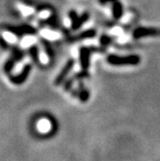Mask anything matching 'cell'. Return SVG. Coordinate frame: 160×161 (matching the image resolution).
Masks as SVG:
<instances>
[{
	"instance_id": "7",
	"label": "cell",
	"mask_w": 160,
	"mask_h": 161,
	"mask_svg": "<svg viewBox=\"0 0 160 161\" xmlns=\"http://www.w3.org/2000/svg\"><path fill=\"white\" fill-rule=\"evenodd\" d=\"M96 31L94 29H90V30H86L81 32L80 34H78L77 36H74L71 38L72 42H77V41H81V40H85V39H90V38H94L96 36Z\"/></svg>"
},
{
	"instance_id": "3",
	"label": "cell",
	"mask_w": 160,
	"mask_h": 161,
	"mask_svg": "<svg viewBox=\"0 0 160 161\" xmlns=\"http://www.w3.org/2000/svg\"><path fill=\"white\" fill-rule=\"evenodd\" d=\"M69 19L71 21V28L74 29V30H77V29H79L83 25V23H85L89 19V14L85 13L82 16L78 17L77 14L74 11H71L69 13Z\"/></svg>"
},
{
	"instance_id": "6",
	"label": "cell",
	"mask_w": 160,
	"mask_h": 161,
	"mask_svg": "<svg viewBox=\"0 0 160 161\" xmlns=\"http://www.w3.org/2000/svg\"><path fill=\"white\" fill-rule=\"evenodd\" d=\"M30 70H31V65L24 66L20 74H19L18 75H14V76H10V81L14 85H20V84L24 83L26 81L29 74H30Z\"/></svg>"
},
{
	"instance_id": "11",
	"label": "cell",
	"mask_w": 160,
	"mask_h": 161,
	"mask_svg": "<svg viewBox=\"0 0 160 161\" xmlns=\"http://www.w3.org/2000/svg\"><path fill=\"white\" fill-rule=\"evenodd\" d=\"M23 57H24V54H23V52H22L21 50H19V49H18V48L13 49L12 58H13V59H14V61H16V62L22 60V59H23Z\"/></svg>"
},
{
	"instance_id": "9",
	"label": "cell",
	"mask_w": 160,
	"mask_h": 161,
	"mask_svg": "<svg viewBox=\"0 0 160 161\" xmlns=\"http://www.w3.org/2000/svg\"><path fill=\"white\" fill-rule=\"evenodd\" d=\"M82 102H86L90 97V93L83 87V83H79L78 86V96H77Z\"/></svg>"
},
{
	"instance_id": "10",
	"label": "cell",
	"mask_w": 160,
	"mask_h": 161,
	"mask_svg": "<svg viewBox=\"0 0 160 161\" xmlns=\"http://www.w3.org/2000/svg\"><path fill=\"white\" fill-rule=\"evenodd\" d=\"M29 53H30L31 57H32V59L34 60L35 63H39V49L36 46H33L30 47V49H29Z\"/></svg>"
},
{
	"instance_id": "5",
	"label": "cell",
	"mask_w": 160,
	"mask_h": 161,
	"mask_svg": "<svg viewBox=\"0 0 160 161\" xmlns=\"http://www.w3.org/2000/svg\"><path fill=\"white\" fill-rule=\"evenodd\" d=\"M74 59H69V60L66 63V65H65L64 68L62 69L61 72L57 75V77H56V79H55V81H54V84H55L56 86L61 85V84L66 80L67 76L69 75V74L70 72V70L72 69V68H74Z\"/></svg>"
},
{
	"instance_id": "13",
	"label": "cell",
	"mask_w": 160,
	"mask_h": 161,
	"mask_svg": "<svg viewBox=\"0 0 160 161\" xmlns=\"http://www.w3.org/2000/svg\"><path fill=\"white\" fill-rule=\"evenodd\" d=\"M14 61L13 58H10V59L5 63V65H4V70H5V72H7V74H9V72L13 69V68H14Z\"/></svg>"
},
{
	"instance_id": "12",
	"label": "cell",
	"mask_w": 160,
	"mask_h": 161,
	"mask_svg": "<svg viewBox=\"0 0 160 161\" xmlns=\"http://www.w3.org/2000/svg\"><path fill=\"white\" fill-rule=\"evenodd\" d=\"M87 77H89V72H88V70L83 69V70L77 72V74H75L74 76H72V79L75 81V80H80V79L87 78Z\"/></svg>"
},
{
	"instance_id": "14",
	"label": "cell",
	"mask_w": 160,
	"mask_h": 161,
	"mask_svg": "<svg viewBox=\"0 0 160 161\" xmlns=\"http://www.w3.org/2000/svg\"><path fill=\"white\" fill-rule=\"evenodd\" d=\"M111 38L109 37V36H107V35H102L101 36V38H100V45L102 46V47H107L109 43L111 42Z\"/></svg>"
},
{
	"instance_id": "1",
	"label": "cell",
	"mask_w": 160,
	"mask_h": 161,
	"mask_svg": "<svg viewBox=\"0 0 160 161\" xmlns=\"http://www.w3.org/2000/svg\"><path fill=\"white\" fill-rule=\"evenodd\" d=\"M107 62L113 66H137L141 62V58L136 54L128 56H119L116 54H110L106 58Z\"/></svg>"
},
{
	"instance_id": "8",
	"label": "cell",
	"mask_w": 160,
	"mask_h": 161,
	"mask_svg": "<svg viewBox=\"0 0 160 161\" xmlns=\"http://www.w3.org/2000/svg\"><path fill=\"white\" fill-rule=\"evenodd\" d=\"M123 13H124L123 6L117 0V1H115L113 3V6H112V14H113L114 19H120L123 17Z\"/></svg>"
},
{
	"instance_id": "15",
	"label": "cell",
	"mask_w": 160,
	"mask_h": 161,
	"mask_svg": "<svg viewBox=\"0 0 160 161\" xmlns=\"http://www.w3.org/2000/svg\"><path fill=\"white\" fill-rule=\"evenodd\" d=\"M115 1H117V0H99V3L102 5H105L108 3H114Z\"/></svg>"
},
{
	"instance_id": "4",
	"label": "cell",
	"mask_w": 160,
	"mask_h": 161,
	"mask_svg": "<svg viewBox=\"0 0 160 161\" xmlns=\"http://www.w3.org/2000/svg\"><path fill=\"white\" fill-rule=\"evenodd\" d=\"M94 49L90 47H83L79 50V60H80V66L82 69L87 70L90 67V58H91V53Z\"/></svg>"
},
{
	"instance_id": "2",
	"label": "cell",
	"mask_w": 160,
	"mask_h": 161,
	"mask_svg": "<svg viewBox=\"0 0 160 161\" xmlns=\"http://www.w3.org/2000/svg\"><path fill=\"white\" fill-rule=\"evenodd\" d=\"M160 35V29L152 27H138L133 32L134 39H140L149 36H158Z\"/></svg>"
}]
</instances>
